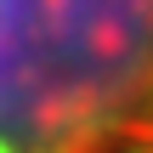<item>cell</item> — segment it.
<instances>
[{"mask_svg":"<svg viewBox=\"0 0 153 153\" xmlns=\"http://www.w3.org/2000/svg\"><path fill=\"white\" fill-rule=\"evenodd\" d=\"M0 153H153V0H0Z\"/></svg>","mask_w":153,"mask_h":153,"instance_id":"cell-1","label":"cell"}]
</instances>
